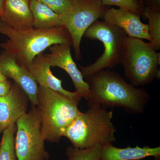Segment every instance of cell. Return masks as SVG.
<instances>
[{
  "mask_svg": "<svg viewBox=\"0 0 160 160\" xmlns=\"http://www.w3.org/2000/svg\"><path fill=\"white\" fill-rule=\"evenodd\" d=\"M12 84L11 82L8 79L0 82V97L6 95L9 92Z\"/></svg>",
  "mask_w": 160,
  "mask_h": 160,
  "instance_id": "603a6c76",
  "label": "cell"
},
{
  "mask_svg": "<svg viewBox=\"0 0 160 160\" xmlns=\"http://www.w3.org/2000/svg\"><path fill=\"white\" fill-rule=\"evenodd\" d=\"M84 78L91 92L87 101L89 107L120 108L129 114H142L151 99L146 89L132 86L121 75L109 69Z\"/></svg>",
  "mask_w": 160,
  "mask_h": 160,
  "instance_id": "6da1fadb",
  "label": "cell"
},
{
  "mask_svg": "<svg viewBox=\"0 0 160 160\" xmlns=\"http://www.w3.org/2000/svg\"><path fill=\"white\" fill-rule=\"evenodd\" d=\"M37 107L44 138L59 142L64 131L81 113V99H72L58 92L38 86Z\"/></svg>",
  "mask_w": 160,
  "mask_h": 160,
  "instance_id": "3957f363",
  "label": "cell"
},
{
  "mask_svg": "<svg viewBox=\"0 0 160 160\" xmlns=\"http://www.w3.org/2000/svg\"><path fill=\"white\" fill-rule=\"evenodd\" d=\"M6 80H7V79L3 75L2 72L0 70V82H2Z\"/></svg>",
  "mask_w": 160,
  "mask_h": 160,
  "instance_id": "d4e9b609",
  "label": "cell"
},
{
  "mask_svg": "<svg viewBox=\"0 0 160 160\" xmlns=\"http://www.w3.org/2000/svg\"><path fill=\"white\" fill-rule=\"evenodd\" d=\"M160 55L149 43L128 37L120 64L131 85L136 87L146 86L159 78Z\"/></svg>",
  "mask_w": 160,
  "mask_h": 160,
  "instance_id": "5b68a950",
  "label": "cell"
},
{
  "mask_svg": "<svg viewBox=\"0 0 160 160\" xmlns=\"http://www.w3.org/2000/svg\"><path fill=\"white\" fill-rule=\"evenodd\" d=\"M141 16L128 10L109 8L103 19L106 22L122 29L128 37L151 41L148 33V25L141 21Z\"/></svg>",
  "mask_w": 160,
  "mask_h": 160,
  "instance_id": "7c38bea8",
  "label": "cell"
},
{
  "mask_svg": "<svg viewBox=\"0 0 160 160\" xmlns=\"http://www.w3.org/2000/svg\"><path fill=\"white\" fill-rule=\"evenodd\" d=\"M0 33L8 39L0 47L11 55L20 66L28 69L34 58L55 44L72 45L70 35L62 26L49 29H14L0 21Z\"/></svg>",
  "mask_w": 160,
  "mask_h": 160,
  "instance_id": "7a4b0ae2",
  "label": "cell"
},
{
  "mask_svg": "<svg viewBox=\"0 0 160 160\" xmlns=\"http://www.w3.org/2000/svg\"><path fill=\"white\" fill-rule=\"evenodd\" d=\"M44 55L41 53L35 58L28 70L39 86L59 92L72 99H81V95L75 91L71 92L63 88L62 81L55 77Z\"/></svg>",
  "mask_w": 160,
  "mask_h": 160,
  "instance_id": "4fadbf2b",
  "label": "cell"
},
{
  "mask_svg": "<svg viewBox=\"0 0 160 160\" xmlns=\"http://www.w3.org/2000/svg\"><path fill=\"white\" fill-rule=\"evenodd\" d=\"M143 17L148 20V33L151 41L149 43L155 50L160 49V11L145 7Z\"/></svg>",
  "mask_w": 160,
  "mask_h": 160,
  "instance_id": "e0dca14e",
  "label": "cell"
},
{
  "mask_svg": "<svg viewBox=\"0 0 160 160\" xmlns=\"http://www.w3.org/2000/svg\"><path fill=\"white\" fill-rule=\"evenodd\" d=\"M70 6L59 19L62 26L66 27L71 37L75 57L82 59L81 43L85 31L92 23L102 18L109 6L100 0H70Z\"/></svg>",
  "mask_w": 160,
  "mask_h": 160,
  "instance_id": "52a82bcc",
  "label": "cell"
},
{
  "mask_svg": "<svg viewBox=\"0 0 160 160\" xmlns=\"http://www.w3.org/2000/svg\"><path fill=\"white\" fill-rule=\"evenodd\" d=\"M149 157L160 160V146L151 148L136 146L132 148L129 146L126 148H119L110 143L102 146L100 160H140Z\"/></svg>",
  "mask_w": 160,
  "mask_h": 160,
  "instance_id": "9a60e30c",
  "label": "cell"
},
{
  "mask_svg": "<svg viewBox=\"0 0 160 160\" xmlns=\"http://www.w3.org/2000/svg\"><path fill=\"white\" fill-rule=\"evenodd\" d=\"M48 6L57 14L60 15L66 12L70 6V0H37Z\"/></svg>",
  "mask_w": 160,
  "mask_h": 160,
  "instance_id": "44dd1931",
  "label": "cell"
},
{
  "mask_svg": "<svg viewBox=\"0 0 160 160\" xmlns=\"http://www.w3.org/2000/svg\"><path fill=\"white\" fill-rule=\"evenodd\" d=\"M30 9L33 18V28L49 29L62 26L59 15L37 0H31Z\"/></svg>",
  "mask_w": 160,
  "mask_h": 160,
  "instance_id": "2e32d148",
  "label": "cell"
},
{
  "mask_svg": "<svg viewBox=\"0 0 160 160\" xmlns=\"http://www.w3.org/2000/svg\"><path fill=\"white\" fill-rule=\"evenodd\" d=\"M70 46L68 44H55L49 47L50 53L44 56L51 67L57 66L68 73L76 91L88 101L91 94L89 86L72 59Z\"/></svg>",
  "mask_w": 160,
  "mask_h": 160,
  "instance_id": "9c48e42d",
  "label": "cell"
},
{
  "mask_svg": "<svg viewBox=\"0 0 160 160\" xmlns=\"http://www.w3.org/2000/svg\"><path fill=\"white\" fill-rule=\"evenodd\" d=\"M145 7L154 11H160V0H142Z\"/></svg>",
  "mask_w": 160,
  "mask_h": 160,
  "instance_id": "7402d4cb",
  "label": "cell"
},
{
  "mask_svg": "<svg viewBox=\"0 0 160 160\" xmlns=\"http://www.w3.org/2000/svg\"><path fill=\"white\" fill-rule=\"evenodd\" d=\"M16 125L15 149L18 160L49 159L37 107L32 106L18 120Z\"/></svg>",
  "mask_w": 160,
  "mask_h": 160,
  "instance_id": "ba28073f",
  "label": "cell"
},
{
  "mask_svg": "<svg viewBox=\"0 0 160 160\" xmlns=\"http://www.w3.org/2000/svg\"><path fill=\"white\" fill-rule=\"evenodd\" d=\"M17 125H10L3 131L0 143V160H18L15 149Z\"/></svg>",
  "mask_w": 160,
  "mask_h": 160,
  "instance_id": "ac0fdd59",
  "label": "cell"
},
{
  "mask_svg": "<svg viewBox=\"0 0 160 160\" xmlns=\"http://www.w3.org/2000/svg\"><path fill=\"white\" fill-rule=\"evenodd\" d=\"M30 2L31 0H4V11L0 21L16 29L33 28Z\"/></svg>",
  "mask_w": 160,
  "mask_h": 160,
  "instance_id": "5bb4252c",
  "label": "cell"
},
{
  "mask_svg": "<svg viewBox=\"0 0 160 160\" xmlns=\"http://www.w3.org/2000/svg\"><path fill=\"white\" fill-rule=\"evenodd\" d=\"M83 37L103 43V54L94 63L80 66L83 77L104 69H112L121 62L128 36L122 29L105 21H95L85 31Z\"/></svg>",
  "mask_w": 160,
  "mask_h": 160,
  "instance_id": "8992f818",
  "label": "cell"
},
{
  "mask_svg": "<svg viewBox=\"0 0 160 160\" xmlns=\"http://www.w3.org/2000/svg\"><path fill=\"white\" fill-rule=\"evenodd\" d=\"M140 3H141V5H142V6L143 7V8H145V6H144V5H143L142 1V0H139Z\"/></svg>",
  "mask_w": 160,
  "mask_h": 160,
  "instance_id": "484cf974",
  "label": "cell"
},
{
  "mask_svg": "<svg viewBox=\"0 0 160 160\" xmlns=\"http://www.w3.org/2000/svg\"><path fill=\"white\" fill-rule=\"evenodd\" d=\"M4 0H0V17H2L4 11Z\"/></svg>",
  "mask_w": 160,
  "mask_h": 160,
  "instance_id": "cb8c5ba5",
  "label": "cell"
},
{
  "mask_svg": "<svg viewBox=\"0 0 160 160\" xmlns=\"http://www.w3.org/2000/svg\"><path fill=\"white\" fill-rule=\"evenodd\" d=\"M102 146L96 144L86 149L69 147L66 150L67 160H100Z\"/></svg>",
  "mask_w": 160,
  "mask_h": 160,
  "instance_id": "d6986e66",
  "label": "cell"
},
{
  "mask_svg": "<svg viewBox=\"0 0 160 160\" xmlns=\"http://www.w3.org/2000/svg\"><path fill=\"white\" fill-rule=\"evenodd\" d=\"M0 70L6 78H11L23 89L32 106H37L38 86L28 69L20 66L14 58L4 51L0 55Z\"/></svg>",
  "mask_w": 160,
  "mask_h": 160,
  "instance_id": "8fae6325",
  "label": "cell"
},
{
  "mask_svg": "<svg viewBox=\"0 0 160 160\" xmlns=\"http://www.w3.org/2000/svg\"><path fill=\"white\" fill-rule=\"evenodd\" d=\"M29 102L25 92L15 83L7 94L0 97V134L27 113Z\"/></svg>",
  "mask_w": 160,
  "mask_h": 160,
  "instance_id": "30bf717a",
  "label": "cell"
},
{
  "mask_svg": "<svg viewBox=\"0 0 160 160\" xmlns=\"http://www.w3.org/2000/svg\"><path fill=\"white\" fill-rule=\"evenodd\" d=\"M103 5L109 6H116L119 9L128 10L143 17V8L139 0H100Z\"/></svg>",
  "mask_w": 160,
  "mask_h": 160,
  "instance_id": "ffe728a7",
  "label": "cell"
},
{
  "mask_svg": "<svg viewBox=\"0 0 160 160\" xmlns=\"http://www.w3.org/2000/svg\"><path fill=\"white\" fill-rule=\"evenodd\" d=\"M113 110L99 106L89 107L66 128L63 136L69 139L73 147L82 149L96 144L102 146L116 141L115 128L112 122Z\"/></svg>",
  "mask_w": 160,
  "mask_h": 160,
  "instance_id": "277c9868",
  "label": "cell"
}]
</instances>
